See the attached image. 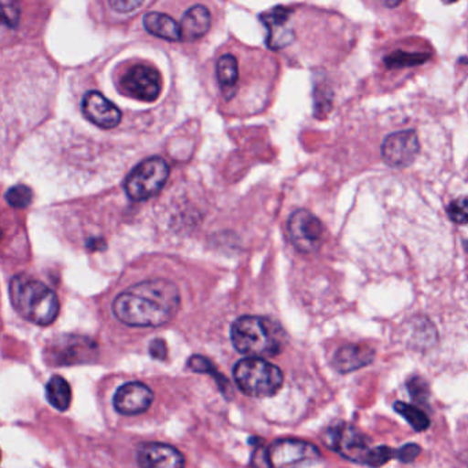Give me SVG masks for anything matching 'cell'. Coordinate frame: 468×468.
Returning a JSON list of instances; mask_svg holds the SVG:
<instances>
[{
  "instance_id": "cell-1",
  "label": "cell",
  "mask_w": 468,
  "mask_h": 468,
  "mask_svg": "<svg viewBox=\"0 0 468 468\" xmlns=\"http://www.w3.org/2000/svg\"><path fill=\"white\" fill-rule=\"evenodd\" d=\"M180 303L176 284L168 279H150L117 295L113 314L130 327H160L176 317Z\"/></svg>"
},
{
  "instance_id": "cell-2",
  "label": "cell",
  "mask_w": 468,
  "mask_h": 468,
  "mask_svg": "<svg viewBox=\"0 0 468 468\" xmlns=\"http://www.w3.org/2000/svg\"><path fill=\"white\" fill-rule=\"evenodd\" d=\"M235 349L248 357H273L283 352L286 334L278 323L259 316H242L231 327Z\"/></svg>"
},
{
  "instance_id": "cell-3",
  "label": "cell",
  "mask_w": 468,
  "mask_h": 468,
  "mask_svg": "<svg viewBox=\"0 0 468 468\" xmlns=\"http://www.w3.org/2000/svg\"><path fill=\"white\" fill-rule=\"evenodd\" d=\"M13 306L23 319L37 325H50L59 314L56 292L37 279L17 275L10 282Z\"/></svg>"
},
{
  "instance_id": "cell-4",
  "label": "cell",
  "mask_w": 468,
  "mask_h": 468,
  "mask_svg": "<svg viewBox=\"0 0 468 468\" xmlns=\"http://www.w3.org/2000/svg\"><path fill=\"white\" fill-rule=\"evenodd\" d=\"M234 379L239 390L254 399L272 397L283 386L282 369L265 358L246 357L234 367Z\"/></svg>"
},
{
  "instance_id": "cell-5",
  "label": "cell",
  "mask_w": 468,
  "mask_h": 468,
  "mask_svg": "<svg viewBox=\"0 0 468 468\" xmlns=\"http://www.w3.org/2000/svg\"><path fill=\"white\" fill-rule=\"evenodd\" d=\"M323 442L344 459L364 465H368L375 448L364 432L345 421H336L327 427L323 434Z\"/></svg>"
},
{
  "instance_id": "cell-6",
  "label": "cell",
  "mask_w": 468,
  "mask_h": 468,
  "mask_svg": "<svg viewBox=\"0 0 468 468\" xmlns=\"http://www.w3.org/2000/svg\"><path fill=\"white\" fill-rule=\"evenodd\" d=\"M169 174L171 168L164 158H147L128 175L124 183L125 193L136 202L153 198L163 190Z\"/></svg>"
},
{
  "instance_id": "cell-7",
  "label": "cell",
  "mask_w": 468,
  "mask_h": 468,
  "mask_svg": "<svg viewBox=\"0 0 468 468\" xmlns=\"http://www.w3.org/2000/svg\"><path fill=\"white\" fill-rule=\"evenodd\" d=\"M322 453L314 443L295 438H282L271 443L267 451L270 468H306L316 464Z\"/></svg>"
},
{
  "instance_id": "cell-8",
  "label": "cell",
  "mask_w": 468,
  "mask_h": 468,
  "mask_svg": "<svg viewBox=\"0 0 468 468\" xmlns=\"http://www.w3.org/2000/svg\"><path fill=\"white\" fill-rule=\"evenodd\" d=\"M287 232L292 246L298 251L314 253L322 246L324 226L314 213L306 209H297L289 218Z\"/></svg>"
},
{
  "instance_id": "cell-9",
  "label": "cell",
  "mask_w": 468,
  "mask_h": 468,
  "mask_svg": "<svg viewBox=\"0 0 468 468\" xmlns=\"http://www.w3.org/2000/svg\"><path fill=\"white\" fill-rule=\"evenodd\" d=\"M163 90V79L155 68L135 65L122 78V91L142 102H154Z\"/></svg>"
},
{
  "instance_id": "cell-10",
  "label": "cell",
  "mask_w": 468,
  "mask_h": 468,
  "mask_svg": "<svg viewBox=\"0 0 468 468\" xmlns=\"http://www.w3.org/2000/svg\"><path fill=\"white\" fill-rule=\"evenodd\" d=\"M97 344L86 336L64 335L48 345V360L56 366L89 363L97 356Z\"/></svg>"
},
{
  "instance_id": "cell-11",
  "label": "cell",
  "mask_w": 468,
  "mask_h": 468,
  "mask_svg": "<svg viewBox=\"0 0 468 468\" xmlns=\"http://www.w3.org/2000/svg\"><path fill=\"white\" fill-rule=\"evenodd\" d=\"M420 152L418 135L415 131H397L386 136L380 147L382 160L391 168H407Z\"/></svg>"
},
{
  "instance_id": "cell-12",
  "label": "cell",
  "mask_w": 468,
  "mask_h": 468,
  "mask_svg": "<svg viewBox=\"0 0 468 468\" xmlns=\"http://www.w3.org/2000/svg\"><path fill=\"white\" fill-rule=\"evenodd\" d=\"M154 393L141 382H128L117 388L113 397L114 410L125 416L141 415L152 407Z\"/></svg>"
},
{
  "instance_id": "cell-13",
  "label": "cell",
  "mask_w": 468,
  "mask_h": 468,
  "mask_svg": "<svg viewBox=\"0 0 468 468\" xmlns=\"http://www.w3.org/2000/svg\"><path fill=\"white\" fill-rule=\"evenodd\" d=\"M84 116L103 130H113L122 122V111L98 91H89L81 102Z\"/></svg>"
},
{
  "instance_id": "cell-14",
  "label": "cell",
  "mask_w": 468,
  "mask_h": 468,
  "mask_svg": "<svg viewBox=\"0 0 468 468\" xmlns=\"http://www.w3.org/2000/svg\"><path fill=\"white\" fill-rule=\"evenodd\" d=\"M136 459L141 468H185L186 464L179 449L161 442L144 443Z\"/></svg>"
},
{
  "instance_id": "cell-15",
  "label": "cell",
  "mask_w": 468,
  "mask_h": 468,
  "mask_svg": "<svg viewBox=\"0 0 468 468\" xmlns=\"http://www.w3.org/2000/svg\"><path fill=\"white\" fill-rule=\"evenodd\" d=\"M292 15V10L278 6L261 16L262 24L268 29L267 45L271 50H281L294 40V31L289 27Z\"/></svg>"
},
{
  "instance_id": "cell-16",
  "label": "cell",
  "mask_w": 468,
  "mask_h": 468,
  "mask_svg": "<svg viewBox=\"0 0 468 468\" xmlns=\"http://www.w3.org/2000/svg\"><path fill=\"white\" fill-rule=\"evenodd\" d=\"M375 350L367 344H347L339 347L334 356V367L341 374L357 371L374 361Z\"/></svg>"
},
{
  "instance_id": "cell-17",
  "label": "cell",
  "mask_w": 468,
  "mask_h": 468,
  "mask_svg": "<svg viewBox=\"0 0 468 468\" xmlns=\"http://www.w3.org/2000/svg\"><path fill=\"white\" fill-rule=\"evenodd\" d=\"M210 24H212V17H210L207 7L202 6V5L190 7L180 21L182 42H194V40L201 39L209 31Z\"/></svg>"
},
{
  "instance_id": "cell-18",
  "label": "cell",
  "mask_w": 468,
  "mask_h": 468,
  "mask_svg": "<svg viewBox=\"0 0 468 468\" xmlns=\"http://www.w3.org/2000/svg\"><path fill=\"white\" fill-rule=\"evenodd\" d=\"M144 29L150 35L168 40V42H182V29L180 23L164 13H147L144 17Z\"/></svg>"
},
{
  "instance_id": "cell-19",
  "label": "cell",
  "mask_w": 468,
  "mask_h": 468,
  "mask_svg": "<svg viewBox=\"0 0 468 468\" xmlns=\"http://www.w3.org/2000/svg\"><path fill=\"white\" fill-rule=\"evenodd\" d=\"M216 75H218V84L221 87L224 98L227 101L231 100L237 92V84L239 80V68L238 61L232 54H224L218 58V67H216Z\"/></svg>"
},
{
  "instance_id": "cell-20",
  "label": "cell",
  "mask_w": 468,
  "mask_h": 468,
  "mask_svg": "<svg viewBox=\"0 0 468 468\" xmlns=\"http://www.w3.org/2000/svg\"><path fill=\"white\" fill-rule=\"evenodd\" d=\"M46 399L50 402L51 407L56 408L59 412H67L72 404V388L69 382L61 375H54L46 385Z\"/></svg>"
},
{
  "instance_id": "cell-21",
  "label": "cell",
  "mask_w": 468,
  "mask_h": 468,
  "mask_svg": "<svg viewBox=\"0 0 468 468\" xmlns=\"http://www.w3.org/2000/svg\"><path fill=\"white\" fill-rule=\"evenodd\" d=\"M394 410L410 423L415 431H426L430 427V419L423 410L415 405L407 404L404 401L394 402Z\"/></svg>"
},
{
  "instance_id": "cell-22",
  "label": "cell",
  "mask_w": 468,
  "mask_h": 468,
  "mask_svg": "<svg viewBox=\"0 0 468 468\" xmlns=\"http://www.w3.org/2000/svg\"><path fill=\"white\" fill-rule=\"evenodd\" d=\"M429 54L407 53V51H394L385 58V65L390 69H401V68H412L423 65L429 61Z\"/></svg>"
},
{
  "instance_id": "cell-23",
  "label": "cell",
  "mask_w": 468,
  "mask_h": 468,
  "mask_svg": "<svg viewBox=\"0 0 468 468\" xmlns=\"http://www.w3.org/2000/svg\"><path fill=\"white\" fill-rule=\"evenodd\" d=\"M5 198H6L7 204L15 209H26L32 204L34 193L28 186L17 185L7 190Z\"/></svg>"
},
{
  "instance_id": "cell-24",
  "label": "cell",
  "mask_w": 468,
  "mask_h": 468,
  "mask_svg": "<svg viewBox=\"0 0 468 468\" xmlns=\"http://www.w3.org/2000/svg\"><path fill=\"white\" fill-rule=\"evenodd\" d=\"M446 215H448L449 220L460 224V226L468 224V197L453 199L446 207Z\"/></svg>"
},
{
  "instance_id": "cell-25",
  "label": "cell",
  "mask_w": 468,
  "mask_h": 468,
  "mask_svg": "<svg viewBox=\"0 0 468 468\" xmlns=\"http://www.w3.org/2000/svg\"><path fill=\"white\" fill-rule=\"evenodd\" d=\"M188 367L190 369H193L194 372H201V374H212L213 377L218 378V382L220 383L221 388H229V380H221L224 379V377L218 375L216 372L215 367L210 363L207 358H205L204 356H193V357L188 360Z\"/></svg>"
},
{
  "instance_id": "cell-26",
  "label": "cell",
  "mask_w": 468,
  "mask_h": 468,
  "mask_svg": "<svg viewBox=\"0 0 468 468\" xmlns=\"http://www.w3.org/2000/svg\"><path fill=\"white\" fill-rule=\"evenodd\" d=\"M408 390H410V397L415 401L420 402V404L421 402H426L427 397L430 394L427 383L418 377L410 378V382H408Z\"/></svg>"
},
{
  "instance_id": "cell-27",
  "label": "cell",
  "mask_w": 468,
  "mask_h": 468,
  "mask_svg": "<svg viewBox=\"0 0 468 468\" xmlns=\"http://www.w3.org/2000/svg\"><path fill=\"white\" fill-rule=\"evenodd\" d=\"M0 7H2V18H4L5 26L10 27V28L17 26L18 20H20V9L17 5L2 2Z\"/></svg>"
},
{
  "instance_id": "cell-28",
  "label": "cell",
  "mask_w": 468,
  "mask_h": 468,
  "mask_svg": "<svg viewBox=\"0 0 468 468\" xmlns=\"http://www.w3.org/2000/svg\"><path fill=\"white\" fill-rule=\"evenodd\" d=\"M421 449L418 443H405L399 448V460L402 463H412L420 454Z\"/></svg>"
},
{
  "instance_id": "cell-29",
  "label": "cell",
  "mask_w": 468,
  "mask_h": 468,
  "mask_svg": "<svg viewBox=\"0 0 468 468\" xmlns=\"http://www.w3.org/2000/svg\"><path fill=\"white\" fill-rule=\"evenodd\" d=\"M149 352L150 356L155 360H165L166 356H168V346L163 339H154L150 344Z\"/></svg>"
},
{
  "instance_id": "cell-30",
  "label": "cell",
  "mask_w": 468,
  "mask_h": 468,
  "mask_svg": "<svg viewBox=\"0 0 468 468\" xmlns=\"http://www.w3.org/2000/svg\"><path fill=\"white\" fill-rule=\"evenodd\" d=\"M142 5H144L142 2H127V0H117V2H111L109 6L119 13H130L133 12L135 9H138V7H141Z\"/></svg>"
},
{
  "instance_id": "cell-31",
  "label": "cell",
  "mask_w": 468,
  "mask_h": 468,
  "mask_svg": "<svg viewBox=\"0 0 468 468\" xmlns=\"http://www.w3.org/2000/svg\"><path fill=\"white\" fill-rule=\"evenodd\" d=\"M463 245H464V250L467 251L468 254V239L464 240V243H463Z\"/></svg>"
}]
</instances>
